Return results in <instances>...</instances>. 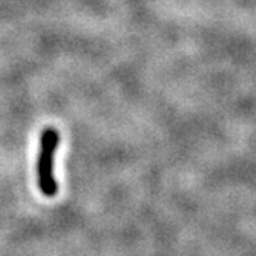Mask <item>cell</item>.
<instances>
[{
	"label": "cell",
	"mask_w": 256,
	"mask_h": 256,
	"mask_svg": "<svg viewBox=\"0 0 256 256\" xmlns=\"http://www.w3.org/2000/svg\"><path fill=\"white\" fill-rule=\"evenodd\" d=\"M58 146V132L48 129L42 136V152L38 158V186L43 195L54 196L57 194V181L54 178V156Z\"/></svg>",
	"instance_id": "6da1fadb"
}]
</instances>
